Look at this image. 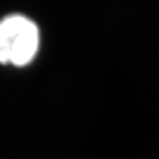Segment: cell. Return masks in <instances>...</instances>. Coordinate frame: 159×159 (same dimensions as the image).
Returning <instances> with one entry per match:
<instances>
[{
	"label": "cell",
	"mask_w": 159,
	"mask_h": 159,
	"mask_svg": "<svg viewBox=\"0 0 159 159\" xmlns=\"http://www.w3.org/2000/svg\"><path fill=\"white\" fill-rule=\"evenodd\" d=\"M40 48V31L36 24L23 15H9L0 20V64L25 68Z\"/></svg>",
	"instance_id": "6da1fadb"
}]
</instances>
